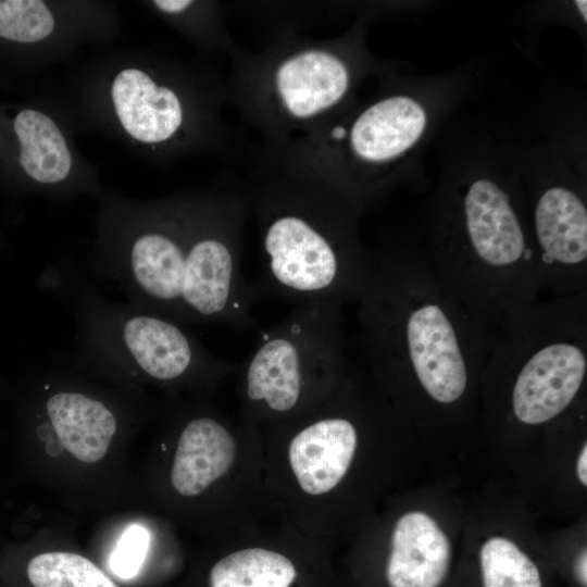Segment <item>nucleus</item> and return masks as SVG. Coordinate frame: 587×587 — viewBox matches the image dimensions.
Wrapping results in <instances>:
<instances>
[{"instance_id": "ddd939ff", "label": "nucleus", "mask_w": 587, "mask_h": 587, "mask_svg": "<svg viewBox=\"0 0 587 587\" xmlns=\"http://www.w3.org/2000/svg\"><path fill=\"white\" fill-rule=\"evenodd\" d=\"M529 235L542 290L553 297L587 291V207L577 191L552 185L538 192Z\"/></svg>"}, {"instance_id": "6e6552de", "label": "nucleus", "mask_w": 587, "mask_h": 587, "mask_svg": "<svg viewBox=\"0 0 587 587\" xmlns=\"http://www.w3.org/2000/svg\"><path fill=\"white\" fill-rule=\"evenodd\" d=\"M587 375V291L539 299L508 314L482 377L499 384L510 419L539 426L576 402Z\"/></svg>"}, {"instance_id": "9b49d317", "label": "nucleus", "mask_w": 587, "mask_h": 587, "mask_svg": "<svg viewBox=\"0 0 587 587\" xmlns=\"http://www.w3.org/2000/svg\"><path fill=\"white\" fill-rule=\"evenodd\" d=\"M120 36L115 1L0 0V86L29 96L41 75L75 61L80 46Z\"/></svg>"}, {"instance_id": "f3484780", "label": "nucleus", "mask_w": 587, "mask_h": 587, "mask_svg": "<svg viewBox=\"0 0 587 587\" xmlns=\"http://www.w3.org/2000/svg\"><path fill=\"white\" fill-rule=\"evenodd\" d=\"M139 3L202 53L223 50L230 54L237 48L215 1L145 0Z\"/></svg>"}, {"instance_id": "a211bd4d", "label": "nucleus", "mask_w": 587, "mask_h": 587, "mask_svg": "<svg viewBox=\"0 0 587 587\" xmlns=\"http://www.w3.org/2000/svg\"><path fill=\"white\" fill-rule=\"evenodd\" d=\"M25 575L29 587H120L90 559L68 551L34 555Z\"/></svg>"}, {"instance_id": "f257e3e1", "label": "nucleus", "mask_w": 587, "mask_h": 587, "mask_svg": "<svg viewBox=\"0 0 587 587\" xmlns=\"http://www.w3.org/2000/svg\"><path fill=\"white\" fill-rule=\"evenodd\" d=\"M92 271L128 302L182 324L258 329L241 272L247 195L225 188L136 199L103 189Z\"/></svg>"}, {"instance_id": "dca6fc26", "label": "nucleus", "mask_w": 587, "mask_h": 587, "mask_svg": "<svg viewBox=\"0 0 587 587\" xmlns=\"http://www.w3.org/2000/svg\"><path fill=\"white\" fill-rule=\"evenodd\" d=\"M298 574L284 547L253 542L218 558L207 573L205 587H294Z\"/></svg>"}, {"instance_id": "20e7f679", "label": "nucleus", "mask_w": 587, "mask_h": 587, "mask_svg": "<svg viewBox=\"0 0 587 587\" xmlns=\"http://www.w3.org/2000/svg\"><path fill=\"white\" fill-rule=\"evenodd\" d=\"M247 195L258 223L261 276L258 298L274 296L298 305L359 299L370 250L358 235L361 208L309 176L261 167Z\"/></svg>"}, {"instance_id": "1a4fd4ad", "label": "nucleus", "mask_w": 587, "mask_h": 587, "mask_svg": "<svg viewBox=\"0 0 587 587\" xmlns=\"http://www.w3.org/2000/svg\"><path fill=\"white\" fill-rule=\"evenodd\" d=\"M347 370L341 304H299L260 330L239 371V419L261 426L298 416L322 402Z\"/></svg>"}, {"instance_id": "0eeeda50", "label": "nucleus", "mask_w": 587, "mask_h": 587, "mask_svg": "<svg viewBox=\"0 0 587 587\" xmlns=\"http://www.w3.org/2000/svg\"><path fill=\"white\" fill-rule=\"evenodd\" d=\"M349 38L279 35L259 52L238 47L226 98L242 117L277 145L309 133L344 110L358 74Z\"/></svg>"}, {"instance_id": "6ab92c4d", "label": "nucleus", "mask_w": 587, "mask_h": 587, "mask_svg": "<svg viewBox=\"0 0 587 587\" xmlns=\"http://www.w3.org/2000/svg\"><path fill=\"white\" fill-rule=\"evenodd\" d=\"M479 566L483 587H542L537 565L504 537H491L482 545Z\"/></svg>"}, {"instance_id": "9d476101", "label": "nucleus", "mask_w": 587, "mask_h": 587, "mask_svg": "<svg viewBox=\"0 0 587 587\" xmlns=\"http://www.w3.org/2000/svg\"><path fill=\"white\" fill-rule=\"evenodd\" d=\"M62 104L45 90L20 102L0 100V190L12 200L98 199L99 168L78 149Z\"/></svg>"}, {"instance_id": "4be33fe9", "label": "nucleus", "mask_w": 587, "mask_h": 587, "mask_svg": "<svg viewBox=\"0 0 587 587\" xmlns=\"http://www.w3.org/2000/svg\"><path fill=\"white\" fill-rule=\"evenodd\" d=\"M587 445L584 444L576 462V474L579 482L587 485Z\"/></svg>"}, {"instance_id": "412c9836", "label": "nucleus", "mask_w": 587, "mask_h": 587, "mask_svg": "<svg viewBox=\"0 0 587 587\" xmlns=\"http://www.w3.org/2000/svg\"><path fill=\"white\" fill-rule=\"evenodd\" d=\"M574 573L582 587L587 586V554L586 549L582 550L574 563Z\"/></svg>"}, {"instance_id": "7ed1b4c3", "label": "nucleus", "mask_w": 587, "mask_h": 587, "mask_svg": "<svg viewBox=\"0 0 587 587\" xmlns=\"http://www.w3.org/2000/svg\"><path fill=\"white\" fill-rule=\"evenodd\" d=\"M76 133L107 137L159 166L223 152L225 83L202 61L114 48L67 65L58 91Z\"/></svg>"}, {"instance_id": "aec40b11", "label": "nucleus", "mask_w": 587, "mask_h": 587, "mask_svg": "<svg viewBox=\"0 0 587 587\" xmlns=\"http://www.w3.org/2000/svg\"><path fill=\"white\" fill-rule=\"evenodd\" d=\"M150 544V533L141 525L127 527L108 559L110 573L123 580L136 578L142 571Z\"/></svg>"}, {"instance_id": "f03ea898", "label": "nucleus", "mask_w": 587, "mask_h": 587, "mask_svg": "<svg viewBox=\"0 0 587 587\" xmlns=\"http://www.w3.org/2000/svg\"><path fill=\"white\" fill-rule=\"evenodd\" d=\"M358 342L379 384L432 409L462 408L482 377L496 329L438 278L423 252L370 250L357 300Z\"/></svg>"}, {"instance_id": "4468645a", "label": "nucleus", "mask_w": 587, "mask_h": 587, "mask_svg": "<svg viewBox=\"0 0 587 587\" xmlns=\"http://www.w3.org/2000/svg\"><path fill=\"white\" fill-rule=\"evenodd\" d=\"M42 387L47 422L63 448L85 463L101 460L118 427L111 404L83 389H52L49 382Z\"/></svg>"}, {"instance_id": "b1692460", "label": "nucleus", "mask_w": 587, "mask_h": 587, "mask_svg": "<svg viewBox=\"0 0 587 587\" xmlns=\"http://www.w3.org/2000/svg\"><path fill=\"white\" fill-rule=\"evenodd\" d=\"M5 249H7V240H5L4 235L0 230V250H5Z\"/></svg>"}, {"instance_id": "5701e85b", "label": "nucleus", "mask_w": 587, "mask_h": 587, "mask_svg": "<svg viewBox=\"0 0 587 587\" xmlns=\"http://www.w3.org/2000/svg\"><path fill=\"white\" fill-rule=\"evenodd\" d=\"M575 3L579 9L580 14H584V20L586 21V1H576Z\"/></svg>"}, {"instance_id": "39448f33", "label": "nucleus", "mask_w": 587, "mask_h": 587, "mask_svg": "<svg viewBox=\"0 0 587 587\" xmlns=\"http://www.w3.org/2000/svg\"><path fill=\"white\" fill-rule=\"evenodd\" d=\"M424 253L446 288L494 329L539 299L524 213L505 186L478 177L440 198Z\"/></svg>"}, {"instance_id": "f8f14e48", "label": "nucleus", "mask_w": 587, "mask_h": 587, "mask_svg": "<svg viewBox=\"0 0 587 587\" xmlns=\"http://www.w3.org/2000/svg\"><path fill=\"white\" fill-rule=\"evenodd\" d=\"M170 480L186 498L226 485L258 507L267 503L260 427L213 411L188 415L178 432Z\"/></svg>"}, {"instance_id": "423d86ee", "label": "nucleus", "mask_w": 587, "mask_h": 587, "mask_svg": "<svg viewBox=\"0 0 587 587\" xmlns=\"http://www.w3.org/2000/svg\"><path fill=\"white\" fill-rule=\"evenodd\" d=\"M68 301L76 332L72 355L107 374L138 377L166 386H214L237 365L208 351L184 324L132 303H116L64 266L46 270Z\"/></svg>"}, {"instance_id": "2eb2a0df", "label": "nucleus", "mask_w": 587, "mask_h": 587, "mask_svg": "<svg viewBox=\"0 0 587 587\" xmlns=\"http://www.w3.org/2000/svg\"><path fill=\"white\" fill-rule=\"evenodd\" d=\"M450 561L449 539L432 516L411 511L397 520L386 563L389 587H439Z\"/></svg>"}]
</instances>
